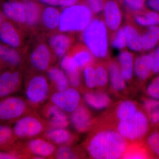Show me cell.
I'll return each mask as SVG.
<instances>
[{"label": "cell", "mask_w": 159, "mask_h": 159, "mask_svg": "<svg viewBox=\"0 0 159 159\" xmlns=\"http://www.w3.org/2000/svg\"><path fill=\"white\" fill-rule=\"evenodd\" d=\"M48 129L47 121L34 111L15 122L13 131L18 140L23 141L40 137Z\"/></svg>", "instance_id": "obj_4"}, {"label": "cell", "mask_w": 159, "mask_h": 159, "mask_svg": "<svg viewBox=\"0 0 159 159\" xmlns=\"http://www.w3.org/2000/svg\"><path fill=\"white\" fill-rule=\"evenodd\" d=\"M37 1L48 6H54V7L58 6V0H37Z\"/></svg>", "instance_id": "obj_47"}, {"label": "cell", "mask_w": 159, "mask_h": 159, "mask_svg": "<svg viewBox=\"0 0 159 159\" xmlns=\"http://www.w3.org/2000/svg\"><path fill=\"white\" fill-rule=\"evenodd\" d=\"M125 18L129 19L141 29L150 26H159V13L146 8L139 13L124 15Z\"/></svg>", "instance_id": "obj_21"}, {"label": "cell", "mask_w": 159, "mask_h": 159, "mask_svg": "<svg viewBox=\"0 0 159 159\" xmlns=\"http://www.w3.org/2000/svg\"><path fill=\"white\" fill-rule=\"evenodd\" d=\"M70 119L74 129L80 133L88 131L93 124L92 113L89 108L82 103L71 113Z\"/></svg>", "instance_id": "obj_12"}, {"label": "cell", "mask_w": 159, "mask_h": 159, "mask_svg": "<svg viewBox=\"0 0 159 159\" xmlns=\"http://www.w3.org/2000/svg\"><path fill=\"white\" fill-rule=\"evenodd\" d=\"M4 15L3 14L2 12H1L0 11V28H1V26H2V24L4 22L5 20H4Z\"/></svg>", "instance_id": "obj_48"}, {"label": "cell", "mask_w": 159, "mask_h": 159, "mask_svg": "<svg viewBox=\"0 0 159 159\" xmlns=\"http://www.w3.org/2000/svg\"><path fill=\"white\" fill-rule=\"evenodd\" d=\"M22 77L19 71H6L0 75V98H5L19 89Z\"/></svg>", "instance_id": "obj_14"}, {"label": "cell", "mask_w": 159, "mask_h": 159, "mask_svg": "<svg viewBox=\"0 0 159 159\" xmlns=\"http://www.w3.org/2000/svg\"><path fill=\"white\" fill-rule=\"evenodd\" d=\"M29 159V157L20 153L16 151L10 152L1 151L0 159Z\"/></svg>", "instance_id": "obj_43"}, {"label": "cell", "mask_w": 159, "mask_h": 159, "mask_svg": "<svg viewBox=\"0 0 159 159\" xmlns=\"http://www.w3.org/2000/svg\"><path fill=\"white\" fill-rule=\"evenodd\" d=\"M126 37L127 46L132 51L136 52H142V30L129 19L125 18L123 25Z\"/></svg>", "instance_id": "obj_16"}, {"label": "cell", "mask_w": 159, "mask_h": 159, "mask_svg": "<svg viewBox=\"0 0 159 159\" xmlns=\"http://www.w3.org/2000/svg\"><path fill=\"white\" fill-rule=\"evenodd\" d=\"M152 74H159V44L153 51Z\"/></svg>", "instance_id": "obj_44"}, {"label": "cell", "mask_w": 159, "mask_h": 159, "mask_svg": "<svg viewBox=\"0 0 159 159\" xmlns=\"http://www.w3.org/2000/svg\"><path fill=\"white\" fill-rule=\"evenodd\" d=\"M94 64L86 66L83 69V76L85 84L88 88L92 89L97 87Z\"/></svg>", "instance_id": "obj_39"}, {"label": "cell", "mask_w": 159, "mask_h": 159, "mask_svg": "<svg viewBox=\"0 0 159 159\" xmlns=\"http://www.w3.org/2000/svg\"><path fill=\"white\" fill-rule=\"evenodd\" d=\"M60 66L65 72L67 77L80 72L81 70L77 66L74 58L70 54L65 55L61 58Z\"/></svg>", "instance_id": "obj_38"}, {"label": "cell", "mask_w": 159, "mask_h": 159, "mask_svg": "<svg viewBox=\"0 0 159 159\" xmlns=\"http://www.w3.org/2000/svg\"><path fill=\"white\" fill-rule=\"evenodd\" d=\"M145 4L148 9L159 13V0H146Z\"/></svg>", "instance_id": "obj_45"}, {"label": "cell", "mask_w": 159, "mask_h": 159, "mask_svg": "<svg viewBox=\"0 0 159 159\" xmlns=\"http://www.w3.org/2000/svg\"><path fill=\"white\" fill-rule=\"evenodd\" d=\"M134 54L126 50L121 51L117 61L119 62L121 74L125 81H130L133 77Z\"/></svg>", "instance_id": "obj_26"}, {"label": "cell", "mask_w": 159, "mask_h": 159, "mask_svg": "<svg viewBox=\"0 0 159 159\" xmlns=\"http://www.w3.org/2000/svg\"><path fill=\"white\" fill-rule=\"evenodd\" d=\"M49 101L66 113L71 114L81 104V98L77 89L69 87L62 91L51 93Z\"/></svg>", "instance_id": "obj_9"}, {"label": "cell", "mask_w": 159, "mask_h": 159, "mask_svg": "<svg viewBox=\"0 0 159 159\" xmlns=\"http://www.w3.org/2000/svg\"><path fill=\"white\" fill-rule=\"evenodd\" d=\"M61 12L54 6H48L42 11L41 19L43 25L49 30L58 28Z\"/></svg>", "instance_id": "obj_28"}, {"label": "cell", "mask_w": 159, "mask_h": 159, "mask_svg": "<svg viewBox=\"0 0 159 159\" xmlns=\"http://www.w3.org/2000/svg\"><path fill=\"white\" fill-rule=\"evenodd\" d=\"M2 12L12 21L19 24L26 23L25 9L22 2L9 0L3 3Z\"/></svg>", "instance_id": "obj_18"}, {"label": "cell", "mask_w": 159, "mask_h": 159, "mask_svg": "<svg viewBox=\"0 0 159 159\" xmlns=\"http://www.w3.org/2000/svg\"><path fill=\"white\" fill-rule=\"evenodd\" d=\"M106 0H80L89 8L95 16L102 15Z\"/></svg>", "instance_id": "obj_40"}, {"label": "cell", "mask_w": 159, "mask_h": 159, "mask_svg": "<svg viewBox=\"0 0 159 159\" xmlns=\"http://www.w3.org/2000/svg\"><path fill=\"white\" fill-rule=\"evenodd\" d=\"M47 71L52 92L62 91L68 88L70 85L68 79L62 69L53 66L49 68Z\"/></svg>", "instance_id": "obj_24"}, {"label": "cell", "mask_w": 159, "mask_h": 159, "mask_svg": "<svg viewBox=\"0 0 159 159\" xmlns=\"http://www.w3.org/2000/svg\"><path fill=\"white\" fill-rule=\"evenodd\" d=\"M146 145L152 152L159 157V132L152 133L146 139Z\"/></svg>", "instance_id": "obj_41"}, {"label": "cell", "mask_w": 159, "mask_h": 159, "mask_svg": "<svg viewBox=\"0 0 159 159\" xmlns=\"http://www.w3.org/2000/svg\"><path fill=\"white\" fill-rule=\"evenodd\" d=\"M110 44L119 51L125 50L127 43L123 26H121L118 30L109 35Z\"/></svg>", "instance_id": "obj_37"}, {"label": "cell", "mask_w": 159, "mask_h": 159, "mask_svg": "<svg viewBox=\"0 0 159 159\" xmlns=\"http://www.w3.org/2000/svg\"><path fill=\"white\" fill-rule=\"evenodd\" d=\"M95 65L97 87H104L108 83L109 80L107 62L99 60Z\"/></svg>", "instance_id": "obj_36"}, {"label": "cell", "mask_w": 159, "mask_h": 159, "mask_svg": "<svg viewBox=\"0 0 159 159\" xmlns=\"http://www.w3.org/2000/svg\"><path fill=\"white\" fill-rule=\"evenodd\" d=\"M33 111L25 98L6 97L0 100V121L2 122H16Z\"/></svg>", "instance_id": "obj_8"}, {"label": "cell", "mask_w": 159, "mask_h": 159, "mask_svg": "<svg viewBox=\"0 0 159 159\" xmlns=\"http://www.w3.org/2000/svg\"><path fill=\"white\" fill-rule=\"evenodd\" d=\"M84 99L89 106L97 110L108 107L111 101L107 94L99 91L85 92L84 94Z\"/></svg>", "instance_id": "obj_25"}, {"label": "cell", "mask_w": 159, "mask_h": 159, "mask_svg": "<svg viewBox=\"0 0 159 159\" xmlns=\"http://www.w3.org/2000/svg\"><path fill=\"white\" fill-rule=\"evenodd\" d=\"M83 157L81 150L71 145H64L57 147L54 159H78Z\"/></svg>", "instance_id": "obj_35"}, {"label": "cell", "mask_w": 159, "mask_h": 159, "mask_svg": "<svg viewBox=\"0 0 159 159\" xmlns=\"http://www.w3.org/2000/svg\"><path fill=\"white\" fill-rule=\"evenodd\" d=\"M128 141L117 130L105 129L91 135L84 147L92 158L117 159L122 157L128 148Z\"/></svg>", "instance_id": "obj_1"}, {"label": "cell", "mask_w": 159, "mask_h": 159, "mask_svg": "<svg viewBox=\"0 0 159 159\" xmlns=\"http://www.w3.org/2000/svg\"><path fill=\"white\" fill-rule=\"evenodd\" d=\"M25 92L26 101L33 110L37 111L49 100L52 89L47 77L36 74L27 80Z\"/></svg>", "instance_id": "obj_5"}, {"label": "cell", "mask_w": 159, "mask_h": 159, "mask_svg": "<svg viewBox=\"0 0 159 159\" xmlns=\"http://www.w3.org/2000/svg\"><path fill=\"white\" fill-rule=\"evenodd\" d=\"M18 141L13 129L8 125H0V148H9L17 151Z\"/></svg>", "instance_id": "obj_31"}, {"label": "cell", "mask_w": 159, "mask_h": 159, "mask_svg": "<svg viewBox=\"0 0 159 159\" xmlns=\"http://www.w3.org/2000/svg\"><path fill=\"white\" fill-rule=\"evenodd\" d=\"M149 122L146 114L138 110L128 119L119 121L116 130L127 141H136L147 133Z\"/></svg>", "instance_id": "obj_6"}, {"label": "cell", "mask_w": 159, "mask_h": 159, "mask_svg": "<svg viewBox=\"0 0 159 159\" xmlns=\"http://www.w3.org/2000/svg\"><path fill=\"white\" fill-rule=\"evenodd\" d=\"M0 59L12 67L17 66L20 64V55L16 49L0 43Z\"/></svg>", "instance_id": "obj_30"}, {"label": "cell", "mask_w": 159, "mask_h": 159, "mask_svg": "<svg viewBox=\"0 0 159 159\" xmlns=\"http://www.w3.org/2000/svg\"><path fill=\"white\" fill-rule=\"evenodd\" d=\"M57 146L42 137L19 141L16 150L29 159H54Z\"/></svg>", "instance_id": "obj_7"}, {"label": "cell", "mask_w": 159, "mask_h": 159, "mask_svg": "<svg viewBox=\"0 0 159 159\" xmlns=\"http://www.w3.org/2000/svg\"><path fill=\"white\" fill-rule=\"evenodd\" d=\"M109 80L114 90L121 92L126 88L125 80L122 77L121 69L117 60L111 59L107 61Z\"/></svg>", "instance_id": "obj_23"}, {"label": "cell", "mask_w": 159, "mask_h": 159, "mask_svg": "<svg viewBox=\"0 0 159 159\" xmlns=\"http://www.w3.org/2000/svg\"><path fill=\"white\" fill-rule=\"evenodd\" d=\"M142 52L152 51L159 44V26L142 29Z\"/></svg>", "instance_id": "obj_27"}, {"label": "cell", "mask_w": 159, "mask_h": 159, "mask_svg": "<svg viewBox=\"0 0 159 159\" xmlns=\"http://www.w3.org/2000/svg\"><path fill=\"white\" fill-rule=\"evenodd\" d=\"M70 54L80 70H83L87 66L94 64L96 59L87 47L81 43L74 46L70 51Z\"/></svg>", "instance_id": "obj_22"}, {"label": "cell", "mask_w": 159, "mask_h": 159, "mask_svg": "<svg viewBox=\"0 0 159 159\" xmlns=\"http://www.w3.org/2000/svg\"><path fill=\"white\" fill-rule=\"evenodd\" d=\"M31 65L39 71H47L51 67L52 56L48 46L45 44L38 45L31 52L30 57Z\"/></svg>", "instance_id": "obj_15"}, {"label": "cell", "mask_w": 159, "mask_h": 159, "mask_svg": "<svg viewBox=\"0 0 159 159\" xmlns=\"http://www.w3.org/2000/svg\"><path fill=\"white\" fill-rule=\"evenodd\" d=\"M41 137L59 147L72 145L78 140L77 136L66 128L52 129L46 131Z\"/></svg>", "instance_id": "obj_13"}, {"label": "cell", "mask_w": 159, "mask_h": 159, "mask_svg": "<svg viewBox=\"0 0 159 159\" xmlns=\"http://www.w3.org/2000/svg\"><path fill=\"white\" fill-rule=\"evenodd\" d=\"M80 0H58V6L63 8L70 7L77 4Z\"/></svg>", "instance_id": "obj_46"}, {"label": "cell", "mask_w": 159, "mask_h": 159, "mask_svg": "<svg viewBox=\"0 0 159 159\" xmlns=\"http://www.w3.org/2000/svg\"><path fill=\"white\" fill-rule=\"evenodd\" d=\"M146 93L150 98L159 100V75L148 84Z\"/></svg>", "instance_id": "obj_42"}, {"label": "cell", "mask_w": 159, "mask_h": 159, "mask_svg": "<svg viewBox=\"0 0 159 159\" xmlns=\"http://www.w3.org/2000/svg\"><path fill=\"white\" fill-rule=\"evenodd\" d=\"M142 105L149 122L153 125L159 124V100L151 98H145Z\"/></svg>", "instance_id": "obj_32"}, {"label": "cell", "mask_w": 159, "mask_h": 159, "mask_svg": "<svg viewBox=\"0 0 159 159\" xmlns=\"http://www.w3.org/2000/svg\"><path fill=\"white\" fill-rule=\"evenodd\" d=\"M153 51L142 54L135 57L134 62V73L137 79L145 81L152 74Z\"/></svg>", "instance_id": "obj_17"}, {"label": "cell", "mask_w": 159, "mask_h": 159, "mask_svg": "<svg viewBox=\"0 0 159 159\" xmlns=\"http://www.w3.org/2000/svg\"><path fill=\"white\" fill-rule=\"evenodd\" d=\"M80 38L96 59L102 61L109 59L110 55L109 39L103 15L93 18L81 32Z\"/></svg>", "instance_id": "obj_2"}, {"label": "cell", "mask_w": 159, "mask_h": 159, "mask_svg": "<svg viewBox=\"0 0 159 159\" xmlns=\"http://www.w3.org/2000/svg\"><path fill=\"white\" fill-rule=\"evenodd\" d=\"M22 2L25 9L26 24L31 27L36 25L41 16L39 5L33 0H24Z\"/></svg>", "instance_id": "obj_29"}, {"label": "cell", "mask_w": 159, "mask_h": 159, "mask_svg": "<svg viewBox=\"0 0 159 159\" xmlns=\"http://www.w3.org/2000/svg\"><path fill=\"white\" fill-rule=\"evenodd\" d=\"M37 111L48 122L49 129L67 128L70 124L67 113L50 101L42 106Z\"/></svg>", "instance_id": "obj_10"}, {"label": "cell", "mask_w": 159, "mask_h": 159, "mask_svg": "<svg viewBox=\"0 0 159 159\" xmlns=\"http://www.w3.org/2000/svg\"><path fill=\"white\" fill-rule=\"evenodd\" d=\"M74 38L63 33L52 35L49 40V44L57 57L62 58L70 48L74 42Z\"/></svg>", "instance_id": "obj_20"}, {"label": "cell", "mask_w": 159, "mask_h": 159, "mask_svg": "<svg viewBox=\"0 0 159 159\" xmlns=\"http://www.w3.org/2000/svg\"><path fill=\"white\" fill-rule=\"evenodd\" d=\"M0 60H1V59H0Z\"/></svg>", "instance_id": "obj_49"}, {"label": "cell", "mask_w": 159, "mask_h": 159, "mask_svg": "<svg viewBox=\"0 0 159 159\" xmlns=\"http://www.w3.org/2000/svg\"><path fill=\"white\" fill-rule=\"evenodd\" d=\"M102 14L109 35L121 27L124 14L117 0H106Z\"/></svg>", "instance_id": "obj_11"}, {"label": "cell", "mask_w": 159, "mask_h": 159, "mask_svg": "<svg viewBox=\"0 0 159 159\" xmlns=\"http://www.w3.org/2000/svg\"><path fill=\"white\" fill-rule=\"evenodd\" d=\"M138 111L136 104L131 100H125L121 102L117 107L116 115L119 121L129 118Z\"/></svg>", "instance_id": "obj_34"}, {"label": "cell", "mask_w": 159, "mask_h": 159, "mask_svg": "<svg viewBox=\"0 0 159 159\" xmlns=\"http://www.w3.org/2000/svg\"><path fill=\"white\" fill-rule=\"evenodd\" d=\"M124 15L139 13L147 7L146 0H117Z\"/></svg>", "instance_id": "obj_33"}, {"label": "cell", "mask_w": 159, "mask_h": 159, "mask_svg": "<svg viewBox=\"0 0 159 159\" xmlns=\"http://www.w3.org/2000/svg\"><path fill=\"white\" fill-rule=\"evenodd\" d=\"M93 14L85 4L79 2L63 8L61 12L58 29L62 32H82L93 18Z\"/></svg>", "instance_id": "obj_3"}, {"label": "cell", "mask_w": 159, "mask_h": 159, "mask_svg": "<svg viewBox=\"0 0 159 159\" xmlns=\"http://www.w3.org/2000/svg\"><path fill=\"white\" fill-rule=\"evenodd\" d=\"M0 41L3 44L15 49L20 45V34L11 22L5 20L2 24L0 28Z\"/></svg>", "instance_id": "obj_19"}]
</instances>
